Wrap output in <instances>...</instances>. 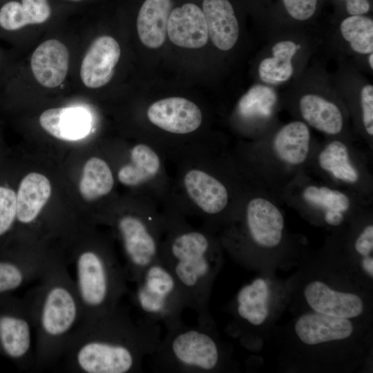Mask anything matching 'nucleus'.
<instances>
[{
  "mask_svg": "<svg viewBox=\"0 0 373 373\" xmlns=\"http://www.w3.org/2000/svg\"><path fill=\"white\" fill-rule=\"evenodd\" d=\"M57 257L42 247L30 246L12 258L0 259V295L39 280Z\"/></svg>",
  "mask_w": 373,
  "mask_h": 373,
  "instance_id": "nucleus-9",
  "label": "nucleus"
},
{
  "mask_svg": "<svg viewBox=\"0 0 373 373\" xmlns=\"http://www.w3.org/2000/svg\"><path fill=\"white\" fill-rule=\"evenodd\" d=\"M373 53L371 52L370 53V56H369V64H370V66L371 67V68H373Z\"/></svg>",
  "mask_w": 373,
  "mask_h": 373,
  "instance_id": "nucleus-40",
  "label": "nucleus"
},
{
  "mask_svg": "<svg viewBox=\"0 0 373 373\" xmlns=\"http://www.w3.org/2000/svg\"><path fill=\"white\" fill-rule=\"evenodd\" d=\"M62 1L73 2V3H81L85 0H62Z\"/></svg>",
  "mask_w": 373,
  "mask_h": 373,
  "instance_id": "nucleus-41",
  "label": "nucleus"
},
{
  "mask_svg": "<svg viewBox=\"0 0 373 373\" xmlns=\"http://www.w3.org/2000/svg\"><path fill=\"white\" fill-rule=\"evenodd\" d=\"M310 133L303 122L285 125L276 135L273 148L277 156L290 164H299L307 158L309 151Z\"/></svg>",
  "mask_w": 373,
  "mask_h": 373,
  "instance_id": "nucleus-24",
  "label": "nucleus"
},
{
  "mask_svg": "<svg viewBox=\"0 0 373 373\" xmlns=\"http://www.w3.org/2000/svg\"><path fill=\"white\" fill-rule=\"evenodd\" d=\"M304 295L317 313L348 319L358 316L363 310V303L358 296L333 290L320 281L309 283Z\"/></svg>",
  "mask_w": 373,
  "mask_h": 373,
  "instance_id": "nucleus-16",
  "label": "nucleus"
},
{
  "mask_svg": "<svg viewBox=\"0 0 373 373\" xmlns=\"http://www.w3.org/2000/svg\"><path fill=\"white\" fill-rule=\"evenodd\" d=\"M52 193V186L44 175L31 172L20 181L17 194V222L30 227L37 222Z\"/></svg>",
  "mask_w": 373,
  "mask_h": 373,
  "instance_id": "nucleus-17",
  "label": "nucleus"
},
{
  "mask_svg": "<svg viewBox=\"0 0 373 373\" xmlns=\"http://www.w3.org/2000/svg\"><path fill=\"white\" fill-rule=\"evenodd\" d=\"M33 334L26 300L12 302L10 310L0 312V349L9 358L30 369L35 367Z\"/></svg>",
  "mask_w": 373,
  "mask_h": 373,
  "instance_id": "nucleus-8",
  "label": "nucleus"
},
{
  "mask_svg": "<svg viewBox=\"0 0 373 373\" xmlns=\"http://www.w3.org/2000/svg\"><path fill=\"white\" fill-rule=\"evenodd\" d=\"M121 50L117 41L111 36L96 38L88 49L81 64L80 77L90 88H100L111 79Z\"/></svg>",
  "mask_w": 373,
  "mask_h": 373,
  "instance_id": "nucleus-12",
  "label": "nucleus"
},
{
  "mask_svg": "<svg viewBox=\"0 0 373 373\" xmlns=\"http://www.w3.org/2000/svg\"><path fill=\"white\" fill-rule=\"evenodd\" d=\"M183 183L188 196L203 214H218L227 205L225 186L207 172L192 169L185 173Z\"/></svg>",
  "mask_w": 373,
  "mask_h": 373,
  "instance_id": "nucleus-15",
  "label": "nucleus"
},
{
  "mask_svg": "<svg viewBox=\"0 0 373 373\" xmlns=\"http://www.w3.org/2000/svg\"><path fill=\"white\" fill-rule=\"evenodd\" d=\"M173 0H143L137 14V30L142 43L148 48L160 47L167 34V23Z\"/></svg>",
  "mask_w": 373,
  "mask_h": 373,
  "instance_id": "nucleus-20",
  "label": "nucleus"
},
{
  "mask_svg": "<svg viewBox=\"0 0 373 373\" xmlns=\"http://www.w3.org/2000/svg\"><path fill=\"white\" fill-rule=\"evenodd\" d=\"M162 338L161 325L135 319L119 305L84 321L70 339L61 359L73 373H137Z\"/></svg>",
  "mask_w": 373,
  "mask_h": 373,
  "instance_id": "nucleus-1",
  "label": "nucleus"
},
{
  "mask_svg": "<svg viewBox=\"0 0 373 373\" xmlns=\"http://www.w3.org/2000/svg\"><path fill=\"white\" fill-rule=\"evenodd\" d=\"M363 122L368 135H373V86H365L361 93Z\"/></svg>",
  "mask_w": 373,
  "mask_h": 373,
  "instance_id": "nucleus-35",
  "label": "nucleus"
},
{
  "mask_svg": "<svg viewBox=\"0 0 373 373\" xmlns=\"http://www.w3.org/2000/svg\"><path fill=\"white\" fill-rule=\"evenodd\" d=\"M149 120L158 128L175 134H186L199 128L202 114L199 107L183 97L164 98L147 110Z\"/></svg>",
  "mask_w": 373,
  "mask_h": 373,
  "instance_id": "nucleus-10",
  "label": "nucleus"
},
{
  "mask_svg": "<svg viewBox=\"0 0 373 373\" xmlns=\"http://www.w3.org/2000/svg\"><path fill=\"white\" fill-rule=\"evenodd\" d=\"M325 220L330 225H339L343 220V213L336 211H325Z\"/></svg>",
  "mask_w": 373,
  "mask_h": 373,
  "instance_id": "nucleus-38",
  "label": "nucleus"
},
{
  "mask_svg": "<svg viewBox=\"0 0 373 373\" xmlns=\"http://www.w3.org/2000/svg\"><path fill=\"white\" fill-rule=\"evenodd\" d=\"M286 10L295 19H309L316 8L317 0H283Z\"/></svg>",
  "mask_w": 373,
  "mask_h": 373,
  "instance_id": "nucleus-34",
  "label": "nucleus"
},
{
  "mask_svg": "<svg viewBox=\"0 0 373 373\" xmlns=\"http://www.w3.org/2000/svg\"><path fill=\"white\" fill-rule=\"evenodd\" d=\"M167 35L178 46L203 47L208 41L209 33L201 7L193 1L173 7L167 23Z\"/></svg>",
  "mask_w": 373,
  "mask_h": 373,
  "instance_id": "nucleus-11",
  "label": "nucleus"
},
{
  "mask_svg": "<svg viewBox=\"0 0 373 373\" xmlns=\"http://www.w3.org/2000/svg\"><path fill=\"white\" fill-rule=\"evenodd\" d=\"M153 372L167 373H208L221 363L219 343L212 327L183 321L166 329L155 352L147 357Z\"/></svg>",
  "mask_w": 373,
  "mask_h": 373,
  "instance_id": "nucleus-5",
  "label": "nucleus"
},
{
  "mask_svg": "<svg viewBox=\"0 0 373 373\" xmlns=\"http://www.w3.org/2000/svg\"><path fill=\"white\" fill-rule=\"evenodd\" d=\"M300 110L304 119L317 130L336 135L343 128L342 114L334 103L314 94L303 96Z\"/></svg>",
  "mask_w": 373,
  "mask_h": 373,
  "instance_id": "nucleus-25",
  "label": "nucleus"
},
{
  "mask_svg": "<svg viewBox=\"0 0 373 373\" xmlns=\"http://www.w3.org/2000/svg\"><path fill=\"white\" fill-rule=\"evenodd\" d=\"M52 15L49 0H8L0 6V27L8 31L41 24Z\"/></svg>",
  "mask_w": 373,
  "mask_h": 373,
  "instance_id": "nucleus-22",
  "label": "nucleus"
},
{
  "mask_svg": "<svg viewBox=\"0 0 373 373\" xmlns=\"http://www.w3.org/2000/svg\"><path fill=\"white\" fill-rule=\"evenodd\" d=\"M268 296L267 285L262 278L245 285L236 296L238 315L251 325H261L269 314Z\"/></svg>",
  "mask_w": 373,
  "mask_h": 373,
  "instance_id": "nucleus-27",
  "label": "nucleus"
},
{
  "mask_svg": "<svg viewBox=\"0 0 373 373\" xmlns=\"http://www.w3.org/2000/svg\"><path fill=\"white\" fill-rule=\"evenodd\" d=\"M356 251L362 256H368L373 249V226L368 225L360 234L355 243Z\"/></svg>",
  "mask_w": 373,
  "mask_h": 373,
  "instance_id": "nucleus-36",
  "label": "nucleus"
},
{
  "mask_svg": "<svg viewBox=\"0 0 373 373\" xmlns=\"http://www.w3.org/2000/svg\"><path fill=\"white\" fill-rule=\"evenodd\" d=\"M166 238L159 258L175 278L186 308L193 310L198 323L213 326L209 300L220 256L212 238L204 231L187 225L180 219L164 220Z\"/></svg>",
  "mask_w": 373,
  "mask_h": 373,
  "instance_id": "nucleus-3",
  "label": "nucleus"
},
{
  "mask_svg": "<svg viewBox=\"0 0 373 373\" xmlns=\"http://www.w3.org/2000/svg\"><path fill=\"white\" fill-rule=\"evenodd\" d=\"M353 325L347 318L320 313L300 316L295 324L298 338L307 345H317L348 338Z\"/></svg>",
  "mask_w": 373,
  "mask_h": 373,
  "instance_id": "nucleus-19",
  "label": "nucleus"
},
{
  "mask_svg": "<svg viewBox=\"0 0 373 373\" xmlns=\"http://www.w3.org/2000/svg\"><path fill=\"white\" fill-rule=\"evenodd\" d=\"M346 8L351 15H361L370 10V3L367 0H345Z\"/></svg>",
  "mask_w": 373,
  "mask_h": 373,
  "instance_id": "nucleus-37",
  "label": "nucleus"
},
{
  "mask_svg": "<svg viewBox=\"0 0 373 373\" xmlns=\"http://www.w3.org/2000/svg\"><path fill=\"white\" fill-rule=\"evenodd\" d=\"M39 122L50 135L60 140H72L85 135L90 128L88 115L73 108H52L41 113Z\"/></svg>",
  "mask_w": 373,
  "mask_h": 373,
  "instance_id": "nucleus-21",
  "label": "nucleus"
},
{
  "mask_svg": "<svg viewBox=\"0 0 373 373\" xmlns=\"http://www.w3.org/2000/svg\"><path fill=\"white\" fill-rule=\"evenodd\" d=\"M363 267L364 269L371 276H373V258L365 256L363 260Z\"/></svg>",
  "mask_w": 373,
  "mask_h": 373,
  "instance_id": "nucleus-39",
  "label": "nucleus"
},
{
  "mask_svg": "<svg viewBox=\"0 0 373 373\" xmlns=\"http://www.w3.org/2000/svg\"><path fill=\"white\" fill-rule=\"evenodd\" d=\"M72 276L84 321L97 318L117 307L128 291L127 278L113 251L102 241L90 240L73 251Z\"/></svg>",
  "mask_w": 373,
  "mask_h": 373,
  "instance_id": "nucleus-4",
  "label": "nucleus"
},
{
  "mask_svg": "<svg viewBox=\"0 0 373 373\" xmlns=\"http://www.w3.org/2000/svg\"><path fill=\"white\" fill-rule=\"evenodd\" d=\"M16 222V191L9 186L0 184V238L8 234Z\"/></svg>",
  "mask_w": 373,
  "mask_h": 373,
  "instance_id": "nucleus-33",
  "label": "nucleus"
},
{
  "mask_svg": "<svg viewBox=\"0 0 373 373\" xmlns=\"http://www.w3.org/2000/svg\"><path fill=\"white\" fill-rule=\"evenodd\" d=\"M341 32L353 50L361 54L373 51V21L362 15H352L341 24Z\"/></svg>",
  "mask_w": 373,
  "mask_h": 373,
  "instance_id": "nucleus-30",
  "label": "nucleus"
},
{
  "mask_svg": "<svg viewBox=\"0 0 373 373\" xmlns=\"http://www.w3.org/2000/svg\"><path fill=\"white\" fill-rule=\"evenodd\" d=\"M318 163L336 179L350 183L358 180V173L350 160L347 147L340 141L329 143L321 151Z\"/></svg>",
  "mask_w": 373,
  "mask_h": 373,
  "instance_id": "nucleus-29",
  "label": "nucleus"
},
{
  "mask_svg": "<svg viewBox=\"0 0 373 373\" xmlns=\"http://www.w3.org/2000/svg\"><path fill=\"white\" fill-rule=\"evenodd\" d=\"M299 46L291 41L276 43L272 48V57L262 60L258 67L260 79L267 84L288 80L293 74L291 60Z\"/></svg>",
  "mask_w": 373,
  "mask_h": 373,
  "instance_id": "nucleus-28",
  "label": "nucleus"
},
{
  "mask_svg": "<svg viewBox=\"0 0 373 373\" xmlns=\"http://www.w3.org/2000/svg\"><path fill=\"white\" fill-rule=\"evenodd\" d=\"M246 224L251 239L258 245L274 247L282 238L284 220L279 209L262 198L251 199L246 209Z\"/></svg>",
  "mask_w": 373,
  "mask_h": 373,
  "instance_id": "nucleus-14",
  "label": "nucleus"
},
{
  "mask_svg": "<svg viewBox=\"0 0 373 373\" xmlns=\"http://www.w3.org/2000/svg\"><path fill=\"white\" fill-rule=\"evenodd\" d=\"M130 159L117 172L119 182L126 186L144 184L153 179L160 171V158L147 144L135 145L131 151Z\"/></svg>",
  "mask_w": 373,
  "mask_h": 373,
  "instance_id": "nucleus-23",
  "label": "nucleus"
},
{
  "mask_svg": "<svg viewBox=\"0 0 373 373\" xmlns=\"http://www.w3.org/2000/svg\"><path fill=\"white\" fill-rule=\"evenodd\" d=\"M303 195L306 202L323 208L325 212L343 213L350 207V200L345 194L326 186H309L305 189Z\"/></svg>",
  "mask_w": 373,
  "mask_h": 373,
  "instance_id": "nucleus-32",
  "label": "nucleus"
},
{
  "mask_svg": "<svg viewBox=\"0 0 373 373\" xmlns=\"http://www.w3.org/2000/svg\"><path fill=\"white\" fill-rule=\"evenodd\" d=\"M122 245L128 281L134 283L160 255L164 220L150 213H123L111 222Z\"/></svg>",
  "mask_w": 373,
  "mask_h": 373,
  "instance_id": "nucleus-7",
  "label": "nucleus"
},
{
  "mask_svg": "<svg viewBox=\"0 0 373 373\" xmlns=\"http://www.w3.org/2000/svg\"><path fill=\"white\" fill-rule=\"evenodd\" d=\"M35 334V367L56 364L84 321L82 307L67 265L60 256L26 300Z\"/></svg>",
  "mask_w": 373,
  "mask_h": 373,
  "instance_id": "nucleus-2",
  "label": "nucleus"
},
{
  "mask_svg": "<svg viewBox=\"0 0 373 373\" xmlns=\"http://www.w3.org/2000/svg\"><path fill=\"white\" fill-rule=\"evenodd\" d=\"M209 35L213 44L224 51L231 49L239 35L234 8L229 0H202Z\"/></svg>",
  "mask_w": 373,
  "mask_h": 373,
  "instance_id": "nucleus-18",
  "label": "nucleus"
},
{
  "mask_svg": "<svg viewBox=\"0 0 373 373\" xmlns=\"http://www.w3.org/2000/svg\"><path fill=\"white\" fill-rule=\"evenodd\" d=\"M276 99V94L271 88L255 85L240 99L239 111L245 117L266 116L270 114Z\"/></svg>",
  "mask_w": 373,
  "mask_h": 373,
  "instance_id": "nucleus-31",
  "label": "nucleus"
},
{
  "mask_svg": "<svg viewBox=\"0 0 373 373\" xmlns=\"http://www.w3.org/2000/svg\"><path fill=\"white\" fill-rule=\"evenodd\" d=\"M69 66L67 47L55 39L41 43L33 52L30 67L34 77L44 87L52 88L64 81Z\"/></svg>",
  "mask_w": 373,
  "mask_h": 373,
  "instance_id": "nucleus-13",
  "label": "nucleus"
},
{
  "mask_svg": "<svg viewBox=\"0 0 373 373\" xmlns=\"http://www.w3.org/2000/svg\"><path fill=\"white\" fill-rule=\"evenodd\" d=\"M114 186V178L108 163L98 157L89 158L84 164L79 191L84 200H96L108 195Z\"/></svg>",
  "mask_w": 373,
  "mask_h": 373,
  "instance_id": "nucleus-26",
  "label": "nucleus"
},
{
  "mask_svg": "<svg viewBox=\"0 0 373 373\" xmlns=\"http://www.w3.org/2000/svg\"><path fill=\"white\" fill-rule=\"evenodd\" d=\"M132 303L140 317L169 329L183 322L186 308L183 294L173 275L158 257L133 283Z\"/></svg>",
  "mask_w": 373,
  "mask_h": 373,
  "instance_id": "nucleus-6",
  "label": "nucleus"
}]
</instances>
